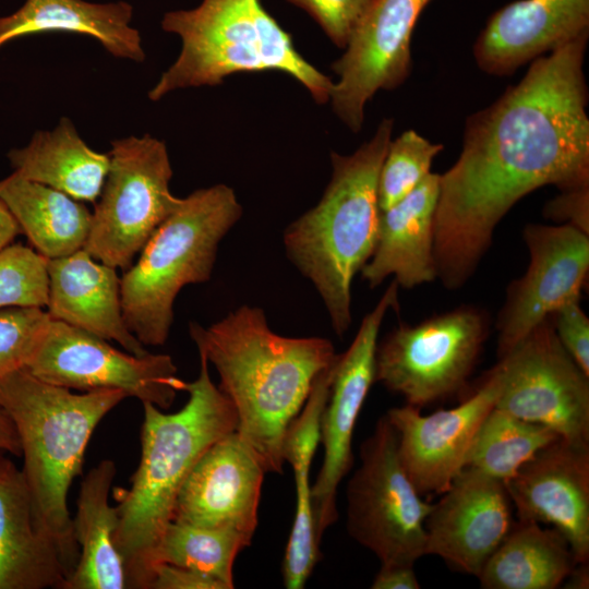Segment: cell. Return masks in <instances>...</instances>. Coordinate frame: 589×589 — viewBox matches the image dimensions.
Returning a JSON list of instances; mask_svg holds the SVG:
<instances>
[{"instance_id": "obj_10", "label": "cell", "mask_w": 589, "mask_h": 589, "mask_svg": "<svg viewBox=\"0 0 589 589\" xmlns=\"http://www.w3.org/2000/svg\"><path fill=\"white\" fill-rule=\"evenodd\" d=\"M360 465L346 490L348 533L381 565L425 555L424 522L433 504L422 500L401 466L395 429L381 417L361 443Z\"/></svg>"}, {"instance_id": "obj_38", "label": "cell", "mask_w": 589, "mask_h": 589, "mask_svg": "<svg viewBox=\"0 0 589 589\" xmlns=\"http://www.w3.org/2000/svg\"><path fill=\"white\" fill-rule=\"evenodd\" d=\"M148 589H226L217 579L191 568L158 563Z\"/></svg>"}, {"instance_id": "obj_2", "label": "cell", "mask_w": 589, "mask_h": 589, "mask_svg": "<svg viewBox=\"0 0 589 589\" xmlns=\"http://www.w3.org/2000/svg\"><path fill=\"white\" fill-rule=\"evenodd\" d=\"M189 334L219 374L218 387L237 413L238 434L265 472L281 473L288 428L317 375L338 357L332 341L276 334L264 311L248 304L208 327L190 322Z\"/></svg>"}, {"instance_id": "obj_12", "label": "cell", "mask_w": 589, "mask_h": 589, "mask_svg": "<svg viewBox=\"0 0 589 589\" xmlns=\"http://www.w3.org/2000/svg\"><path fill=\"white\" fill-rule=\"evenodd\" d=\"M503 385L495 408L589 443V376L544 320L498 359Z\"/></svg>"}, {"instance_id": "obj_34", "label": "cell", "mask_w": 589, "mask_h": 589, "mask_svg": "<svg viewBox=\"0 0 589 589\" xmlns=\"http://www.w3.org/2000/svg\"><path fill=\"white\" fill-rule=\"evenodd\" d=\"M50 318L41 308L0 310V377L25 368Z\"/></svg>"}, {"instance_id": "obj_6", "label": "cell", "mask_w": 589, "mask_h": 589, "mask_svg": "<svg viewBox=\"0 0 589 589\" xmlns=\"http://www.w3.org/2000/svg\"><path fill=\"white\" fill-rule=\"evenodd\" d=\"M160 24L182 45L148 92L153 101L176 89L218 85L235 73L265 70L289 74L318 104L329 100L333 81L296 50L261 0H203L194 9L165 13Z\"/></svg>"}, {"instance_id": "obj_31", "label": "cell", "mask_w": 589, "mask_h": 589, "mask_svg": "<svg viewBox=\"0 0 589 589\" xmlns=\"http://www.w3.org/2000/svg\"><path fill=\"white\" fill-rule=\"evenodd\" d=\"M251 542L230 528L171 520L156 548L154 567L158 563H168L191 568L217 579L226 589H232L236 557Z\"/></svg>"}, {"instance_id": "obj_24", "label": "cell", "mask_w": 589, "mask_h": 589, "mask_svg": "<svg viewBox=\"0 0 589 589\" xmlns=\"http://www.w3.org/2000/svg\"><path fill=\"white\" fill-rule=\"evenodd\" d=\"M132 16L133 7L125 1L26 0L12 14L0 16V48L28 35L75 33L93 37L116 58L143 62L145 52Z\"/></svg>"}, {"instance_id": "obj_4", "label": "cell", "mask_w": 589, "mask_h": 589, "mask_svg": "<svg viewBox=\"0 0 589 589\" xmlns=\"http://www.w3.org/2000/svg\"><path fill=\"white\" fill-rule=\"evenodd\" d=\"M125 397L120 389L72 393L25 368L0 377V401L20 437L22 472L36 525L57 549L67 580L80 556L68 493L83 472L85 450L96 426Z\"/></svg>"}, {"instance_id": "obj_25", "label": "cell", "mask_w": 589, "mask_h": 589, "mask_svg": "<svg viewBox=\"0 0 589 589\" xmlns=\"http://www.w3.org/2000/svg\"><path fill=\"white\" fill-rule=\"evenodd\" d=\"M334 362L315 378L309 397L284 441V459L293 470L296 512L283 563L284 585L288 589L305 586L321 557L314 530L310 468L320 443V423L327 402L335 370Z\"/></svg>"}, {"instance_id": "obj_5", "label": "cell", "mask_w": 589, "mask_h": 589, "mask_svg": "<svg viewBox=\"0 0 589 589\" xmlns=\"http://www.w3.org/2000/svg\"><path fill=\"white\" fill-rule=\"evenodd\" d=\"M393 130L394 120L384 118L352 154L333 152V172L321 200L284 231L287 257L313 284L339 337L352 322V280L376 245L377 179Z\"/></svg>"}, {"instance_id": "obj_7", "label": "cell", "mask_w": 589, "mask_h": 589, "mask_svg": "<svg viewBox=\"0 0 589 589\" xmlns=\"http://www.w3.org/2000/svg\"><path fill=\"white\" fill-rule=\"evenodd\" d=\"M242 216L230 187L215 184L181 199L121 278L127 327L144 346H161L173 322V303L190 284L209 280L220 241Z\"/></svg>"}, {"instance_id": "obj_33", "label": "cell", "mask_w": 589, "mask_h": 589, "mask_svg": "<svg viewBox=\"0 0 589 589\" xmlns=\"http://www.w3.org/2000/svg\"><path fill=\"white\" fill-rule=\"evenodd\" d=\"M47 261L21 243H10L0 250V310L47 306Z\"/></svg>"}, {"instance_id": "obj_39", "label": "cell", "mask_w": 589, "mask_h": 589, "mask_svg": "<svg viewBox=\"0 0 589 589\" xmlns=\"http://www.w3.org/2000/svg\"><path fill=\"white\" fill-rule=\"evenodd\" d=\"M373 589H419L413 565L388 564L381 565L374 577Z\"/></svg>"}, {"instance_id": "obj_40", "label": "cell", "mask_w": 589, "mask_h": 589, "mask_svg": "<svg viewBox=\"0 0 589 589\" xmlns=\"http://www.w3.org/2000/svg\"><path fill=\"white\" fill-rule=\"evenodd\" d=\"M0 450L21 457L20 437L13 420L0 401Z\"/></svg>"}, {"instance_id": "obj_15", "label": "cell", "mask_w": 589, "mask_h": 589, "mask_svg": "<svg viewBox=\"0 0 589 589\" xmlns=\"http://www.w3.org/2000/svg\"><path fill=\"white\" fill-rule=\"evenodd\" d=\"M432 0H374L333 64L338 75L329 101L337 117L359 132L368 101L405 83L412 68L411 37Z\"/></svg>"}, {"instance_id": "obj_42", "label": "cell", "mask_w": 589, "mask_h": 589, "mask_svg": "<svg viewBox=\"0 0 589 589\" xmlns=\"http://www.w3.org/2000/svg\"><path fill=\"white\" fill-rule=\"evenodd\" d=\"M563 585H565L564 588L568 589H587L589 587L588 562H578Z\"/></svg>"}, {"instance_id": "obj_30", "label": "cell", "mask_w": 589, "mask_h": 589, "mask_svg": "<svg viewBox=\"0 0 589 589\" xmlns=\"http://www.w3.org/2000/svg\"><path fill=\"white\" fill-rule=\"evenodd\" d=\"M561 437L542 424L493 408L479 426L464 467L505 482L541 448Z\"/></svg>"}, {"instance_id": "obj_21", "label": "cell", "mask_w": 589, "mask_h": 589, "mask_svg": "<svg viewBox=\"0 0 589 589\" xmlns=\"http://www.w3.org/2000/svg\"><path fill=\"white\" fill-rule=\"evenodd\" d=\"M47 312L52 320L117 341L127 352L149 351L127 327L121 308V278L117 269L81 249L47 261Z\"/></svg>"}, {"instance_id": "obj_8", "label": "cell", "mask_w": 589, "mask_h": 589, "mask_svg": "<svg viewBox=\"0 0 589 589\" xmlns=\"http://www.w3.org/2000/svg\"><path fill=\"white\" fill-rule=\"evenodd\" d=\"M108 153L109 169L83 249L96 261L127 271L181 199L170 191L172 168L163 141L128 136L112 141Z\"/></svg>"}, {"instance_id": "obj_27", "label": "cell", "mask_w": 589, "mask_h": 589, "mask_svg": "<svg viewBox=\"0 0 589 589\" xmlns=\"http://www.w3.org/2000/svg\"><path fill=\"white\" fill-rule=\"evenodd\" d=\"M8 158L22 178L91 203L98 199L110 164L109 153L92 149L67 117L51 131L36 132L26 146L11 149Z\"/></svg>"}, {"instance_id": "obj_20", "label": "cell", "mask_w": 589, "mask_h": 589, "mask_svg": "<svg viewBox=\"0 0 589 589\" xmlns=\"http://www.w3.org/2000/svg\"><path fill=\"white\" fill-rule=\"evenodd\" d=\"M586 34L589 0H517L490 16L472 55L484 73L508 76Z\"/></svg>"}, {"instance_id": "obj_26", "label": "cell", "mask_w": 589, "mask_h": 589, "mask_svg": "<svg viewBox=\"0 0 589 589\" xmlns=\"http://www.w3.org/2000/svg\"><path fill=\"white\" fill-rule=\"evenodd\" d=\"M116 473V464L104 459L81 482L77 509L72 517L80 556L64 589L129 588L124 564L113 540L118 513L116 506L109 504Z\"/></svg>"}, {"instance_id": "obj_13", "label": "cell", "mask_w": 589, "mask_h": 589, "mask_svg": "<svg viewBox=\"0 0 589 589\" xmlns=\"http://www.w3.org/2000/svg\"><path fill=\"white\" fill-rule=\"evenodd\" d=\"M399 286L395 280L362 320L349 348L338 354L329 395L320 423L324 458L312 490L314 530L321 544L325 530L338 518L336 497L352 462V436L368 393L375 382V351L383 320L398 308Z\"/></svg>"}, {"instance_id": "obj_36", "label": "cell", "mask_w": 589, "mask_h": 589, "mask_svg": "<svg viewBox=\"0 0 589 589\" xmlns=\"http://www.w3.org/2000/svg\"><path fill=\"white\" fill-rule=\"evenodd\" d=\"M550 318L564 349L589 376V318L579 300L562 305Z\"/></svg>"}, {"instance_id": "obj_17", "label": "cell", "mask_w": 589, "mask_h": 589, "mask_svg": "<svg viewBox=\"0 0 589 589\" xmlns=\"http://www.w3.org/2000/svg\"><path fill=\"white\" fill-rule=\"evenodd\" d=\"M513 522L504 482L462 468L425 519V555L478 577Z\"/></svg>"}, {"instance_id": "obj_1", "label": "cell", "mask_w": 589, "mask_h": 589, "mask_svg": "<svg viewBox=\"0 0 589 589\" xmlns=\"http://www.w3.org/2000/svg\"><path fill=\"white\" fill-rule=\"evenodd\" d=\"M588 37L534 59L517 84L467 118L460 154L440 173L434 260L444 288L466 285L500 221L527 194L589 187Z\"/></svg>"}, {"instance_id": "obj_22", "label": "cell", "mask_w": 589, "mask_h": 589, "mask_svg": "<svg viewBox=\"0 0 589 589\" xmlns=\"http://www.w3.org/2000/svg\"><path fill=\"white\" fill-rule=\"evenodd\" d=\"M440 173L430 172L408 195L381 211L372 256L360 271L370 288L393 276L399 288L412 289L436 279L434 219Z\"/></svg>"}, {"instance_id": "obj_23", "label": "cell", "mask_w": 589, "mask_h": 589, "mask_svg": "<svg viewBox=\"0 0 589 589\" xmlns=\"http://www.w3.org/2000/svg\"><path fill=\"white\" fill-rule=\"evenodd\" d=\"M0 450V589H64L55 545L36 525L22 469Z\"/></svg>"}, {"instance_id": "obj_37", "label": "cell", "mask_w": 589, "mask_h": 589, "mask_svg": "<svg viewBox=\"0 0 589 589\" xmlns=\"http://www.w3.org/2000/svg\"><path fill=\"white\" fill-rule=\"evenodd\" d=\"M544 217L572 225L589 235V187L561 191L546 203Z\"/></svg>"}, {"instance_id": "obj_32", "label": "cell", "mask_w": 589, "mask_h": 589, "mask_svg": "<svg viewBox=\"0 0 589 589\" xmlns=\"http://www.w3.org/2000/svg\"><path fill=\"white\" fill-rule=\"evenodd\" d=\"M414 130L402 132L389 142L377 179V201L386 211L411 191L431 172L434 158L443 151Z\"/></svg>"}, {"instance_id": "obj_11", "label": "cell", "mask_w": 589, "mask_h": 589, "mask_svg": "<svg viewBox=\"0 0 589 589\" xmlns=\"http://www.w3.org/2000/svg\"><path fill=\"white\" fill-rule=\"evenodd\" d=\"M25 369L34 376L81 392L120 389L167 410L185 383L171 356L122 352L108 340L50 318Z\"/></svg>"}, {"instance_id": "obj_29", "label": "cell", "mask_w": 589, "mask_h": 589, "mask_svg": "<svg viewBox=\"0 0 589 589\" xmlns=\"http://www.w3.org/2000/svg\"><path fill=\"white\" fill-rule=\"evenodd\" d=\"M0 200L21 232L46 259L67 256L84 248L92 213L82 202L15 172L0 180Z\"/></svg>"}, {"instance_id": "obj_14", "label": "cell", "mask_w": 589, "mask_h": 589, "mask_svg": "<svg viewBox=\"0 0 589 589\" xmlns=\"http://www.w3.org/2000/svg\"><path fill=\"white\" fill-rule=\"evenodd\" d=\"M522 238L529 264L507 286L495 322L498 359L562 305L579 300L589 272V235L578 228L527 224Z\"/></svg>"}, {"instance_id": "obj_16", "label": "cell", "mask_w": 589, "mask_h": 589, "mask_svg": "<svg viewBox=\"0 0 589 589\" xmlns=\"http://www.w3.org/2000/svg\"><path fill=\"white\" fill-rule=\"evenodd\" d=\"M503 385L501 365L458 406L423 416L410 405L390 408L386 417L397 435L398 456L421 495L442 494L464 467L469 446L495 407Z\"/></svg>"}, {"instance_id": "obj_3", "label": "cell", "mask_w": 589, "mask_h": 589, "mask_svg": "<svg viewBox=\"0 0 589 589\" xmlns=\"http://www.w3.org/2000/svg\"><path fill=\"white\" fill-rule=\"evenodd\" d=\"M199 356V376L185 383L189 398L180 410L167 413L142 402L140 464L128 489L112 490L119 519L113 540L129 588L148 589L155 551L185 478L212 444L238 428L231 401L213 383L205 357Z\"/></svg>"}, {"instance_id": "obj_28", "label": "cell", "mask_w": 589, "mask_h": 589, "mask_svg": "<svg viewBox=\"0 0 589 589\" xmlns=\"http://www.w3.org/2000/svg\"><path fill=\"white\" fill-rule=\"evenodd\" d=\"M577 563L556 529L517 519L477 578L484 589H555Z\"/></svg>"}, {"instance_id": "obj_35", "label": "cell", "mask_w": 589, "mask_h": 589, "mask_svg": "<svg viewBox=\"0 0 589 589\" xmlns=\"http://www.w3.org/2000/svg\"><path fill=\"white\" fill-rule=\"evenodd\" d=\"M303 9L329 39L345 49L374 0H288Z\"/></svg>"}, {"instance_id": "obj_19", "label": "cell", "mask_w": 589, "mask_h": 589, "mask_svg": "<svg viewBox=\"0 0 589 589\" xmlns=\"http://www.w3.org/2000/svg\"><path fill=\"white\" fill-rule=\"evenodd\" d=\"M265 473L237 431L223 436L202 454L185 478L172 520L230 528L252 540Z\"/></svg>"}, {"instance_id": "obj_18", "label": "cell", "mask_w": 589, "mask_h": 589, "mask_svg": "<svg viewBox=\"0 0 589 589\" xmlns=\"http://www.w3.org/2000/svg\"><path fill=\"white\" fill-rule=\"evenodd\" d=\"M504 484L517 519L553 526L589 561V443L558 437Z\"/></svg>"}, {"instance_id": "obj_41", "label": "cell", "mask_w": 589, "mask_h": 589, "mask_svg": "<svg viewBox=\"0 0 589 589\" xmlns=\"http://www.w3.org/2000/svg\"><path fill=\"white\" fill-rule=\"evenodd\" d=\"M20 232L16 219L0 200V250L9 245Z\"/></svg>"}, {"instance_id": "obj_9", "label": "cell", "mask_w": 589, "mask_h": 589, "mask_svg": "<svg viewBox=\"0 0 589 589\" xmlns=\"http://www.w3.org/2000/svg\"><path fill=\"white\" fill-rule=\"evenodd\" d=\"M488 312L460 305L399 323L376 346L375 382L421 409L461 392L490 335Z\"/></svg>"}]
</instances>
